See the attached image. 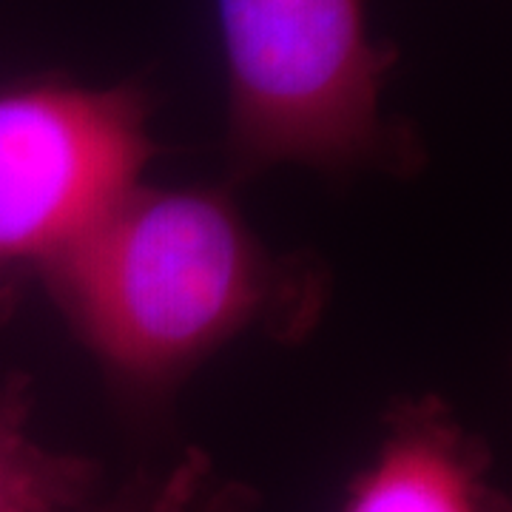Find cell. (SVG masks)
Listing matches in <instances>:
<instances>
[{"label": "cell", "instance_id": "5b68a950", "mask_svg": "<svg viewBox=\"0 0 512 512\" xmlns=\"http://www.w3.org/2000/svg\"><path fill=\"white\" fill-rule=\"evenodd\" d=\"M103 467L66 453L32 430V387L0 379V512H83L100 495Z\"/></svg>", "mask_w": 512, "mask_h": 512}, {"label": "cell", "instance_id": "7a4b0ae2", "mask_svg": "<svg viewBox=\"0 0 512 512\" xmlns=\"http://www.w3.org/2000/svg\"><path fill=\"white\" fill-rule=\"evenodd\" d=\"M234 180L299 165L330 177L416 174L413 128L384 114L399 52L367 26V0H217Z\"/></svg>", "mask_w": 512, "mask_h": 512}, {"label": "cell", "instance_id": "3957f363", "mask_svg": "<svg viewBox=\"0 0 512 512\" xmlns=\"http://www.w3.org/2000/svg\"><path fill=\"white\" fill-rule=\"evenodd\" d=\"M160 148L143 86L0 83V322Z\"/></svg>", "mask_w": 512, "mask_h": 512}, {"label": "cell", "instance_id": "8992f818", "mask_svg": "<svg viewBox=\"0 0 512 512\" xmlns=\"http://www.w3.org/2000/svg\"><path fill=\"white\" fill-rule=\"evenodd\" d=\"M194 501V476L177 473L168 478H134L106 501H92L83 512H185Z\"/></svg>", "mask_w": 512, "mask_h": 512}, {"label": "cell", "instance_id": "6da1fadb", "mask_svg": "<svg viewBox=\"0 0 512 512\" xmlns=\"http://www.w3.org/2000/svg\"><path fill=\"white\" fill-rule=\"evenodd\" d=\"M40 288L111 390L143 410L242 336L305 339L330 302L322 259L274 251L225 188L146 183L66 245Z\"/></svg>", "mask_w": 512, "mask_h": 512}, {"label": "cell", "instance_id": "277c9868", "mask_svg": "<svg viewBox=\"0 0 512 512\" xmlns=\"http://www.w3.org/2000/svg\"><path fill=\"white\" fill-rule=\"evenodd\" d=\"M342 512H512L487 441L436 393L402 396L384 410L367 464Z\"/></svg>", "mask_w": 512, "mask_h": 512}]
</instances>
